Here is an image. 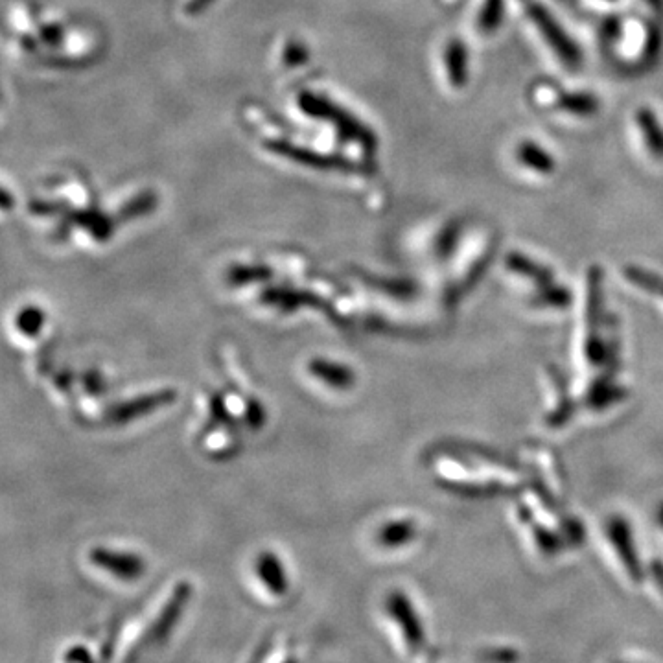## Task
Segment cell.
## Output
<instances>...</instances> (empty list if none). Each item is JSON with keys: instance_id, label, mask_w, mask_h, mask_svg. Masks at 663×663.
Instances as JSON below:
<instances>
[{"instance_id": "1", "label": "cell", "mask_w": 663, "mask_h": 663, "mask_svg": "<svg viewBox=\"0 0 663 663\" xmlns=\"http://www.w3.org/2000/svg\"><path fill=\"white\" fill-rule=\"evenodd\" d=\"M525 23L529 28L535 30L536 39L542 43V47L549 50V54L557 59L560 67L566 70H577L581 65V54L573 45L570 37L562 30L557 19L551 13L544 10L535 0H525L522 6Z\"/></svg>"}, {"instance_id": "2", "label": "cell", "mask_w": 663, "mask_h": 663, "mask_svg": "<svg viewBox=\"0 0 663 663\" xmlns=\"http://www.w3.org/2000/svg\"><path fill=\"white\" fill-rule=\"evenodd\" d=\"M91 562L120 581H137L146 570V564L139 555L105 547H96L91 551Z\"/></svg>"}, {"instance_id": "3", "label": "cell", "mask_w": 663, "mask_h": 663, "mask_svg": "<svg viewBox=\"0 0 663 663\" xmlns=\"http://www.w3.org/2000/svg\"><path fill=\"white\" fill-rule=\"evenodd\" d=\"M188 599H190V586L183 582V584H179L175 588L174 594L168 599V603L164 605L159 617L155 619V623H153L152 629H150V641H153V643H163V641L170 638L172 630L175 629V625L179 623V619H181L183 612H185Z\"/></svg>"}, {"instance_id": "4", "label": "cell", "mask_w": 663, "mask_h": 663, "mask_svg": "<svg viewBox=\"0 0 663 663\" xmlns=\"http://www.w3.org/2000/svg\"><path fill=\"white\" fill-rule=\"evenodd\" d=\"M634 128L643 153L652 161H663V128L651 109L636 111Z\"/></svg>"}, {"instance_id": "5", "label": "cell", "mask_w": 663, "mask_h": 663, "mask_svg": "<svg viewBox=\"0 0 663 663\" xmlns=\"http://www.w3.org/2000/svg\"><path fill=\"white\" fill-rule=\"evenodd\" d=\"M442 61H444V74L448 87H452L454 91L463 89L468 80V56L465 45L459 39L448 41L442 54Z\"/></svg>"}, {"instance_id": "6", "label": "cell", "mask_w": 663, "mask_h": 663, "mask_svg": "<svg viewBox=\"0 0 663 663\" xmlns=\"http://www.w3.org/2000/svg\"><path fill=\"white\" fill-rule=\"evenodd\" d=\"M256 573H258V579L264 582V586L268 588L271 594L284 595L288 592L286 570H284V564L280 562L275 553L264 551V553L258 555Z\"/></svg>"}, {"instance_id": "7", "label": "cell", "mask_w": 663, "mask_h": 663, "mask_svg": "<svg viewBox=\"0 0 663 663\" xmlns=\"http://www.w3.org/2000/svg\"><path fill=\"white\" fill-rule=\"evenodd\" d=\"M310 373L334 389H349L354 380V374L349 367L341 365L338 361L321 360V358L310 363Z\"/></svg>"}, {"instance_id": "8", "label": "cell", "mask_w": 663, "mask_h": 663, "mask_svg": "<svg viewBox=\"0 0 663 663\" xmlns=\"http://www.w3.org/2000/svg\"><path fill=\"white\" fill-rule=\"evenodd\" d=\"M514 159L525 168H531V170L540 172V174H547L555 168L553 157L546 150H542V146H538L535 142H529V140L518 144Z\"/></svg>"}, {"instance_id": "9", "label": "cell", "mask_w": 663, "mask_h": 663, "mask_svg": "<svg viewBox=\"0 0 663 663\" xmlns=\"http://www.w3.org/2000/svg\"><path fill=\"white\" fill-rule=\"evenodd\" d=\"M389 610L396 617V621L402 625L404 636L409 641V645L417 647L420 641H422V632H420L417 617H415V614L409 608L408 601L402 595H393L391 601H389Z\"/></svg>"}, {"instance_id": "10", "label": "cell", "mask_w": 663, "mask_h": 663, "mask_svg": "<svg viewBox=\"0 0 663 663\" xmlns=\"http://www.w3.org/2000/svg\"><path fill=\"white\" fill-rule=\"evenodd\" d=\"M501 12H503V0H485L474 24L477 34L483 37L494 34L501 23Z\"/></svg>"}, {"instance_id": "11", "label": "cell", "mask_w": 663, "mask_h": 663, "mask_svg": "<svg viewBox=\"0 0 663 663\" xmlns=\"http://www.w3.org/2000/svg\"><path fill=\"white\" fill-rule=\"evenodd\" d=\"M172 396H174L172 393H159V395L148 396V398H142V400H137V402L126 404V406H122V408L118 409L117 419H135L137 415H142L146 409L150 411V409L163 406L164 402H170Z\"/></svg>"}, {"instance_id": "12", "label": "cell", "mask_w": 663, "mask_h": 663, "mask_svg": "<svg viewBox=\"0 0 663 663\" xmlns=\"http://www.w3.org/2000/svg\"><path fill=\"white\" fill-rule=\"evenodd\" d=\"M45 319H47V315L43 314L37 306H28L17 317V326H19V330L23 332L24 336L34 338L43 330Z\"/></svg>"}, {"instance_id": "13", "label": "cell", "mask_w": 663, "mask_h": 663, "mask_svg": "<svg viewBox=\"0 0 663 663\" xmlns=\"http://www.w3.org/2000/svg\"><path fill=\"white\" fill-rule=\"evenodd\" d=\"M67 663H94L91 654L85 651L83 647H72L67 652Z\"/></svg>"}, {"instance_id": "14", "label": "cell", "mask_w": 663, "mask_h": 663, "mask_svg": "<svg viewBox=\"0 0 663 663\" xmlns=\"http://www.w3.org/2000/svg\"><path fill=\"white\" fill-rule=\"evenodd\" d=\"M286 663H297V662H286Z\"/></svg>"}]
</instances>
